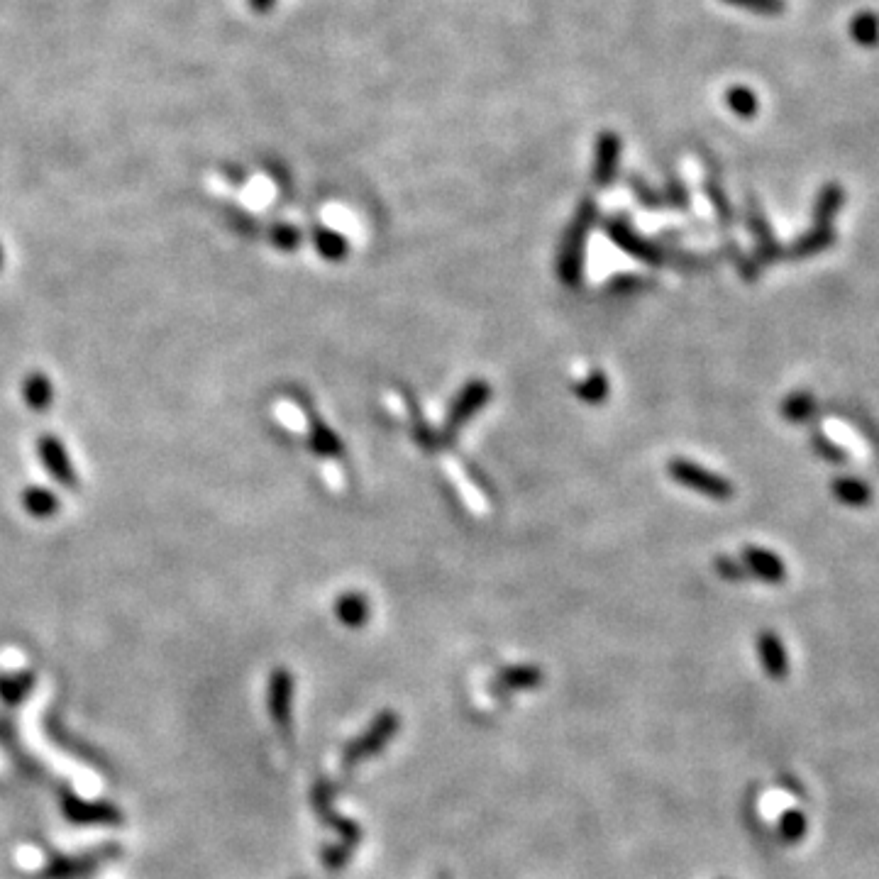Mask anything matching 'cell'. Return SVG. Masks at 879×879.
<instances>
[{
	"instance_id": "cell-4",
	"label": "cell",
	"mask_w": 879,
	"mask_h": 879,
	"mask_svg": "<svg viewBox=\"0 0 879 879\" xmlns=\"http://www.w3.org/2000/svg\"><path fill=\"white\" fill-rule=\"evenodd\" d=\"M604 230L613 245L621 247L623 252L630 254L633 259H638V262L650 264V267H662V264L670 262V252H667L665 247H660L652 240H645V237L640 235L626 218H621V215L608 218L604 223Z\"/></svg>"
},
{
	"instance_id": "cell-26",
	"label": "cell",
	"mask_w": 879,
	"mask_h": 879,
	"mask_svg": "<svg viewBox=\"0 0 879 879\" xmlns=\"http://www.w3.org/2000/svg\"><path fill=\"white\" fill-rule=\"evenodd\" d=\"M779 413L789 420V423H806L816 413V398L809 391H794L782 401Z\"/></svg>"
},
{
	"instance_id": "cell-14",
	"label": "cell",
	"mask_w": 879,
	"mask_h": 879,
	"mask_svg": "<svg viewBox=\"0 0 879 879\" xmlns=\"http://www.w3.org/2000/svg\"><path fill=\"white\" fill-rule=\"evenodd\" d=\"M757 657H760L762 670L770 679H784L789 674V655L782 638L772 630H762L755 640Z\"/></svg>"
},
{
	"instance_id": "cell-16",
	"label": "cell",
	"mask_w": 879,
	"mask_h": 879,
	"mask_svg": "<svg viewBox=\"0 0 879 879\" xmlns=\"http://www.w3.org/2000/svg\"><path fill=\"white\" fill-rule=\"evenodd\" d=\"M20 503L22 508H25L27 516L37 518V521H49V518L57 516L59 508H62V501H59V496L54 494L52 489L37 484L27 486V489L22 491Z\"/></svg>"
},
{
	"instance_id": "cell-25",
	"label": "cell",
	"mask_w": 879,
	"mask_h": 879,
	"mask_svg": "<svg viewBox=\"0 0 879 879\" xmlns=\"http://www.w3.org/2000/svg\"><path fill=\"white\" fill-rule=\"evenodd\" d=\"M850 37L860 47L872 49L879 44V15L870 13V10H862L850 20Z\"/></svg>"
},
{
	"instance_id": "cell-12",
	"label": "cell",
	"mask_w": 879,
	"mask_h": 879,
	"mask_svg": "<svg viewBox=\"0 0 879 879\" xmlns=\"http://www.w3.org/2000/svg\"><path fill=\"white\" fill-rule=\"evenodd\" d=\"M618 164H621V137L613 130H604L596 140L594 167H591V176L599 189H606L616 181Z\"/></svg>"
},
{
	"instance_id": "cell-29",
	"label": "cell",
	"mask_w": 879,
	"mask_h": 879,
	"mask_svg": "<svg viewBox=\"0 0 879 879\" xmlns=\"http://www.w3.org/2000/svg\"><path fill=\"white\" fill-rule=\"evenodd\" d=\"M726 103H728V108H731L733 113L738 115V118H743V120L755 118V115H757V108H760V103H757L755 91H750L748 86H733V88H728V93H726Z\"/></svg>"
},
{
	"instance_id": "cell-3",
	"label": "cell",
	"mask_w": 879,
	"mask_h": 879,
	"mask_svg": "<svg viewBox=\"0 0 879 879\" xmlns=\"http://www.w3.org/2000/svg\"><path fill=\"white\" fill-rule=\"evenodd\" d=\"M667 474L674 479L677 484L687 486V489L696 491V494L706 496V499L713 501H728L733 499L735 494V486L728 482L726 477L721 474H713L711 469L701 467V464L684 460V457H677L667 464Z\"/></svg>"
},
{
	"instance_id": "cell-31",
	"label": "cell",
	"mask_w": 879,
	"mask_h": 879,
	"mask_svg": "<svg viewBox=\"0 0 879 879\" xmlns=\"http://www.w3.org/2000/svg\"><path fill=\"white\" fill-rule=\"evenodd\" d=\"M662 201L667 206L677 208V210H687L691 206V198H689V189L682 179L677 176V171H667L665 176V193H662Z\"/></svg>"
},
{
	"instance_id": "cell-22",
	"label": "cell",
	"mask_w": 879,
	"mask_h": 879,
	"mask_svg": "<svg viewBox=\"0 0 879 879\" xmlns=\"http://www.w3.org/2000/svg\"><path fill=\"white\" fill-rule=\"evenodd\" d=\"M313 245L325 262H345L347 254H350V245H347L345 237L333 228H323V225L313 230Z\"/></svg>"
},
{
	"instance_id": "cell-8",
	"label": "cell",
	"mask_w": 879,
	"mask_h": 879,
	"mask_svg": "<svg viewBox=\"0 0 879 879\" xmlns=\"http://www.w3.org/2000/svg\"><path fill=\"white\" fill-rule=\"evenodd\" d=\"M37 457H40L44 469H47L49 477L54 479L57 484H62L64 489L76 491L79 489V474H76L74 462H71L69 452H66V445L57 435L47 433L42 438H37Z\"/></svg>"
},
{
	"instance_id": "cell-35",
	"label": "cell",
	"mask_w": 879,
	"mask_h": 879,
	"mask_svg": "<svg viewBox=\"0 0 879 879\" xmlns=\"http://www.w3.org/2000/svg\"><path fill=\"white\" fill-rule=\"evenodd\" d=\"M713 567H716V574H718V577L726 579V582H731V584L748 582V579H750L748 569H745L743 562L735 560V557H728V555L716 557V562H713Z\"/></svg>"
},
{
	"instance_id": "cell-42",
	"label": "cell",
	"mask_w": 879,
	"mask_h": 879,
	"mask_svg": "<svg viewBox=\"0 0 879 879\" xmlns=\"http://www.w3.org/2000/svg\"><path fill=\"white\" fill-rule=\"evenodd\" d=\"M0 269H3V245H0Z\"/></svg>"
},
{
	"instance_id": "cell-30",
	"label": "cell",
	"mask_w": 879,
	"mask_h": 879,
	"mask_svg": "<svg viewBox=\"0 0 879 879\" xmlns=\"http://www.w3.org/2000/svg\"><path fill=\"white\" fill-rule=\"evenodd\" d=\"M806 828H809L806 826V816L796 809L784 811L782 818H779V838L789 845L799 843L806 836Z\"/></svg>"
},
{
	"instance_id": "cell-17",
	"label": "cell",
	"mask_w": 879,
	"mask_h": 879,
	"mask_svg": "<svg viewBox=\"0 0 879 879\" xmlns=\"http://www.w3.org/2000/svg\"><path fill=\"white\" fill-rule=\"evenodd\" d=\"M545 674L540 667L535 665H513V667H503V670L496 674L494 679V689L496 691H525V689H538L543 684Z\"/></svg>"
},
{
	"instance_id": "cell-41",
	"label": "cell",
	"mask_w": 879,
	"mask_h": 879,
	"mask_svg": "<svg viewBox=\"0 0 879 879\" xmlns=\"http://www.w3.org/2000/svg\"><path fill=\"white\" fill-rule=\"evenodd\" d=\"M228 181H230V184L242 186V184H245V181H247V179H245V171H242V169H230V171H228Z\"/></svg>"
},
{
	"instance_id": "cell-40",
	"label": "cell",
	"mask_w": 879,
	"mask_h": 879,
	"mask_svg": "<svg viewBox=\"0 0 879 879\" xmlns=\"http://www.w3.org/2000/svg\"><path fill=\"white\" fill-rule=\"evenodd\" d=\"M247 5H250L252 13H257V15H267L269 10H274L276 0H247Z\"/></svg>"
},
{
	"instance_id": "cell-34",
	"label": "cell",
	"mask_w": 879,
	"mask_h": 879,
	"mask_svg": "<svg viewBox=\"0 0 879 879\" xmlns=\"http://www.w3.org/2000/svg\"><path fill=\"white\" fill-rule=\"evenodd\" d=\"M723 3L735 5V8H743L748 13L755 15H765V18H775V15H782L787 10V3L784 0H723Z\"/></svg>"
},
{
	"instance_id": "cell-24",
	"label": "cell",
	"mask_w": 879,
	"mask_h": 879,
	"mask_svg": "<svg viewBox=\"0 0 879 879\" xmlns=\"http://www.w3.org/2000/svg\"><path fill=\"white\" fill-rule=\"evenodd\" d=\"M32 689H35V674L32 672H15L0 677V699L8 706L22 704Z\"/></svg>"
},
{
	"instance_id": "cell-36",
	"label": "cell",
	"mask_w": 879,
	"mask_h": 879,
	"mask_svg": "<svg viewBox=\"0 0 879 879\" xmlns=\"http://www.w3.org/2000/svg\"><path fill=\"white\" fill-rule=\"evenodd\" d=\"M628 184H630V189H633L635 198H638V203H643L645 208L655 210V208L665 206V201H662V193H657L655 189H652V186L640 174H630Z\"/></svg>"
},
{
	"instance_id": "cell-27",
	"label": "cell",
	"mask_w": 879,
	"mask_h": 879,
	"mask_svg": "<svg viewBox=\"0 0 879 879\" xmlns=\"http://www.w3.org/2000/svg\"><path fill=\"white\" fill-rule=\"evenodd\" d=\"M704 191H706V196H709L711 206H713V210H716V215H718V220H721V225H726V228H731L733 220H735L733 206H731V201H728L726 189H723L721 179H718L716 174H709V176H706V181H704Z\"/></svg>"
},
{
	"instance_id": "cell-20",
	"label": "cell",
	"mask_w": 879,
	"mask_h": 879,
	"mask_svg": "<svg viewBox=\"0 0 879 879\" xmlns=\"http://www.w3.org/2000/svg\"><path fill=\"white\" fill-rule=\"evenodd\" d=\"M831 494L850 508H865L867 503H872V486L858 477L833 479Z\"/></svg>"
},
{
	"instance_id": "cell-21",
	"label": "cell",
	"mask_w": 879,
	"mask_h": 879,
	"mask_svg": "<svg viewBox=\"0 0 879 879\" xmlns=\"http://www.w3.org/2000/svg\"><path fill=\"white\" fill-rule=\"evenodd\" d=\"M308 440H311L315 455L328 457V460H335V457L345 455V445H342V440L337 438L323 420H318L315 416H311V425H308Z\"/></svg>"
},
{
	"instance_id": "cell-18",
	"label": "cell",
	"mask_w": 879,
	"mask_h": 879,
	"mask_svg": "<svg viewBox=\"0 0 879 879\" xmlns=\"http://www.w3.org/2000/svg\"><path fill=\"white\" fill-rule=\"evenodd\" d=\"M335 616L342 626L347 628H364V623L372 616V608H369L367 596L359 594V591H347L340 599L335 601Z\"/></svg>"
},
{
	"instance_id": "cell-13",
	"label": "cell",
	"mask_w": 879,
	"mask_h": 879,
	"mask_svg": "<svg viewBox=\"0 0 879 879\" xmlns=\"http://www.w3.org/2000/svg\"><path fill=\"white\" fill-rule=\"evenodd\" d=\"M740 562H743L745 569H748L750 577L762 579V582L767 584H779L787 579L784 560H779L775 552L765 550V547L748 545L743 552H740Z\"/></svg>"
},
{
	"instance_id": "cell-5",
	"label": "cell",
	"mask_w": 879,
	"mask_h": 879,
	"mask_svg": "<svg viewBox=\"0 0 879 879\" xmlns=\"http://www.w3.org/2000/svg\"><path fill=\"white\" fill-rule=\"evenodd\" d=\"M491 396H494V391H491V384H486L484 379L467 381V384L460 389V394L455 396V401H452L450 411H447L445 425H442L440 430L442 442L455 440V435L460 433L462 425L477 416L486 403L491 401Z\"/></svg>"
},
{
	"instance_id": "cell-38",
	"label": "cell",
	"mask_w": 879,
	"mask_h": 879,
	"mask_svg": "<svg viewBox=\"0 0 879 879\" xmlns=\"http://www.w3.org/2000/svg\"><path fill=\"white\" fill-rule=\"evenodd\" d=\"M731 252H733L735 264H738V269H740V276H743L745 281H755L757 274H760V264H757V259L740 257V252L735 250V247H731Z\"/></svg>"
},
{
	"instance_id": "cell-7",
	"label": "cell",
	"mask_w": 879,
	"mask_h": 879,
	"mask_svg": "<svg viewBox=\"0 0 879 879\" xmlns=\"http://www.w3.org/2000/svg\"><path fill=\"white\" fill-rule=\"evenodd\" d=\"M293 696H296V679L289 670L279 667L269 674L267 687V709L272 716L274 726L289 738L293 726Z\"/></svg>"
},
{
	"instance_id": "cell-19",
	"label": "cell",
	"mask_w": 879,
	"mask_h": 879,
	"mask_svg": "<svg viewBox=\"0 0 879 879\" xmlns=\"http://www.w3.org/2000/svg\"><path fill=\"white\" fill-rule=\"evenodd\" d=\"M22 398H25L27 408L32 413H47V408L54 401V386L52 379L44 372H32L27 374L22 381Z\"/></svg>"
},
{
	"instance_id": "cell-15",
	"label": "cell",
	"mask_w": 879,
	"mask_h": 879,
	"mask_svg": "<svg viewBox=\"0 0 879 879\" xmlns=\"http://www.w3.org/2000/svg\"><path fill=\"white\" fill-rule=\"evenodd\" d=\"M836 242V232H833L831 225H814L811 230H806L804 235L796 237L792 245L784 250V257L787 259H809L814 254L826 252L828 247H833Z\"/></svg>"
},
{
	"instance_id": "cell-33",
	"label": "cell",
	"mask_w": 879,
	"mask_h": 879,
	"mask_svg": "<svg viewBox=\"0 0 879 879\" xmlns=\"http://www.w3.org/2000/svg\"><path fill=\"white\" fill-rule=\"evenodd\" d=\"M811 447H814L816 455L826 462L843 464L848 460V452H845L840 445H836L826 433H821V430H814V433H811Z\"/></svg>"
},
{
	"instance_id": "cell-43",
	"label": "cell",
	"mask_w": 879,
	"mask_h": 879,
	"mask_svg": "<svg viewBox=\"0 0 879 879\" xmlns=\"http://www.w3.org/2000/svg\"><path fill=\"white\" fill-rule=\"evenodd\" d=\"M438 879H450V877H447V875H440V877H438Z\"/></svg>"
},
{
	"instance_id": "cell-10",
	"label": "cell",
	"mask_w": 879,
	"mask_h": 879,
	"mask_svg": "<svg viewBox=\"0 0 879 879\" xmlns=\"http://www.w3.org/2000/svg\"><path fill=\"white\" fill-rule=\"evenodd\" d=\"M115 855H120V848L115 845H105V848L91 850V853L79 855V858H57L49 862L47 867L40 872V879H81L91 872H96L103 862L113 860Z\"/></svg>"
},
{
	"instance_id": "cell-11",
	"label": "cell",
	"mask_w": 879,
	"mask_h": 879,
	"mask_svg": "<svg viewBox=\"0 0 879 879\" xmlns=\"http://www.w3.org/2000/svg\"><path fill=\"white\" fill-rule=\"evenodd\" d=\"M745 220H748V228L755 237L757 264L765 267V264H775L777 259H782L784 250L775 240V232H772L770 223H767L765 210H762V206L755 201V198H748V203H745Z\"/></svg>"
},
{
	"instance_id": "cell-9",
	"label": "cell",
	"mask_w": 879,
	"mask_h": 879,
	"mask_svg": "<svg viewBox=\"0 0 879 879\" xmlns=\"http://www.w3.org/2000/svg\"><path fill=\"white\" fill-rule=\"evenodd\" d=\"M333 801H335L333 787H330L328 782H318V787L313 789L315 814L323 818L325 826L333 828V831L337 833V836H340V840L347 845V848L355 850L359 845V840H362V828H359L355 821H350V818L337 814Z\"/></svg>"
},
{
	"instance_id": "cell-1",
	"label": "cell",
	"mask_w": 879,
	"mask_h": 879,
	"mask_svg": "<svg viewBox=\"0 0 879 879\" xmlns=\"http://www.w3.org/2000/svg\"><path fill=\"white\" fill-rule=\"evenodd\" d=\"M596 218H599V206H596L594 198H584L574 210L572 220H569L565 237H562L560 254H557V276L565 286H577L582 281L586 242H589Z\"/></svg>"
},
{
	"instance_id": "cell-23",
	"label": "cell",
	"mask_w": 879,
	"mask_h": 879,
	"mask_svg": "<svg viewBox=\"0 0 879 879\" xmlns=\"http://www.w3.org/2000/svg\"><path fill=\"white\" fill-rule=\"evenodd\" d=\"M845 206V189L838 184H826L818 191L814 203V225H831L838 210Z\"/></svg>"
},
{
	"instance_id": "cell-2",
	"label": "cell",
	"mask_w": 879,
	"mask_h": 879,
	"mask_svg": "<svg viewBox=\"0 0 879 879\" xmlns=\"http://www.w3.org/2000/svg\"><path fill=\"white\" fill-rule=\"evenodd\" d=\"M398 731H401V718H398V713L381 711L379 716L369 723L367 731L359 733L357 738L345 748V753H342V770L345 772L355 770L357 765H362V762L369 760V757H377L379 753H384V748L396 738Z\"/></svg>"
},
{
	"instance_id": "cell-37",
	"label": "cell",
	"mask_w": 879,
	"mask_h": 879,
	"mask_svg": "<svg viewBox=\"0 0 879 879\" xmlns=\"http://www.w3.org/2000/svg\"><path fill=\"white\" fill-rule=\"evenodd\" d=\"M350 855H352V850L347 848L345 843H340V845H328V848H323V862H325V867H328V870H342V867L347 865V860H350Z\"/></svg>"
},
{
	"instance_id": "cell-32",
	"label": "cell",
	"mask_w": 879,
	"mask_h": 879,
	"mask_svg": "<svg viewBox=\"0 0 879 879\" xmlns=\"http://www.w3.org/2000/svg\"><path fill=\"white\" fill-rule=\"evenodd\" d=\"M269 242L281 252H293L301 247L303 242V232L298 228H293L289 223H276L269 228Z\"/></svg>"
},
{
	"instance_id": "cell-28",
	"label": "cell",
	"mask_w": 879,
	"mask_h": 879,
	"mask_svg": "<svg viewBox=\"0 0 879 879\" xmlns=\"http://www.w3.org/2000/svg\"><path fill=\"white\" fill-rule=\"evenodd\" d=\"M608 389H611V384H608L606 374L604 372H591L584 381H579L577 389H574V394H577L579 401L591 403V406H599V403H604L608 398Z\"/></svg>"
},
{
	"instance_id": "cell-39",
	"label": "cell",
	"mask_w": 879,
	"mask_h": 879,
	"mask_svg": "<svg viewBox=\"0 0 879 879\" xmlns=\"http://www.w3.org/2000/svg\"><path fill=\"white\" fill-rule=\"evenodd\" d=\"M230 215H232V225H235V228L240 232H245V235H250V237H252V232H257V223H254L252 218H247L245 213L235 210V213H230Z\"/></svg>"
},
{
	"instance_id": "cell-6",
	"label": "cell",
	"mask_w": 879,
	"mask_h": 879,
	"mask_svg": "<svg viewBox=\"0 0 879 879\" xmlns=\"http://www.w3.org/2000/svg\"><path fill=\"white\" fill-rule=\"evenodd\" d=\"M62 811L76 826H120L123 823V811L110 801H88L71 792L62 794Z\"/></svg>"
}]
</instances>
